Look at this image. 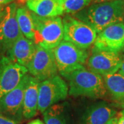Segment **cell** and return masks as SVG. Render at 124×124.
<instances>
[{
    "label": "cell",
    "instance_id": "1",
    "mask_svg": "<svg viewBox=\"0 0 124 124\" xmlns=\"http://www.w3.org/2000/svg\"><path fill=\"white\" fill-rule=\"evenodd\" d=\"M74 15L91 26L99 34L109 26L124 22V0L92 4Z\"/></svg>",
    "mask_w": 124,
    "mask_h": 124
},
{
    "label": "cell",
    "instance_id": "28",
    "mask_svg": "<svg viewBox=\"0 0 124 124\" xmlns=\"http://www.w3.org/2000/svg\"><path fill=\"white\" fill-rule=\"evenodd\" d=\"M45 124V123H44L43 121H41L40 119H35L33 120V121H31L30 123H28V124Z\"/></svg>",
    "mask_w": 124,
    "mask_h": 124
},
{
    "label": "cell",
    "instance_id": "19",
    "mask_svg": "<svg viewBox=\"0 0 124 124\" xmlns=\"http://www.w3.org/2000/svg\"><path fill=\"white\" fill-rule=\"evenodd\" d=\"M66 103L54 104L45 111V124H71Z\"/></svg>",
    "mask_w": 124,
    "mask_h": 124
},
{
    "label": "cell",
    "instance_id": "4",
    "mask_svg": "<svg viewBox=\"0 0 124 124\" xmlns=\"http://www.w3.org/2000/svg\"><path fill=\"white\" fill-rule=\"evenodd\" d=\"M53 50L58 72L63 77L84 68L88 59V53L85 50L63 40Z\"/></svg>",
    "mask_w": 124,
    "mask_h": 124
},
{
    "label": "cell",
    "instance_id": "26",
    "mask_svg": "<svg viewBox=\"0 0 124 124\" xmlns=\"http://www.w3.org/2000/svg\"><path fill=\"white\" fill-rule=\"evenodd\" d=\"M116 0H93L91 3L92 4H99V3H103V2H109V1H113Z\"/></svg>",
    "mask_w": 124,
    "mask_h": 124
},
{
    "label": "cell",
    "instance_id": "22",
    "mask_svg": "<svg viewBox=\"0 0 124 124\" xmlns=\"http://www.w3.org/2000/svg\"><path fill=\"white\" fill-rule=\"evenodd\" d=\"M6 6H4V5H0V23L1 22L2 19L4 16L5 13V8H6Z\"/></svg>",
    "mask_w": 124,
    "mask_h": 124
},
{
    "label": "cell",
    "instance_id": "5",
    "mask_svg": "<svg viewBox=\"0 0 124 124\" xmlns=\"http://www.w3.org/2000/svg\"><path fill=\"white\" fill-rule=\"evenodd\" d=\"M63 40L83 50L89 48L94 44L97 32L89 24L70 15L63 18Z\"/></svg>",
    "mask_w": 124,
    "mask_h": 124
},
{
    "label": "cell",
    "instance_id": "8",
    "mask_svg": "<svg viewBox=\"0 0 124 124\" xmlns=\"http://www.w3.org/2000/svg\"><path fill=\"white\" fill-rule=\"evenodd\" d=\"M30 74L23 76L19 84L0 99V114L19 124L23 119V102Z\"/></svg>",
    "mask_w": 124,
    "mask_h": 124
},
{
    "label": "cell",
    "instance_id": "23",
    "mask_svg": "<svg viewBox=\"0 0 124 124\" xmlns=\"http://www.w3.org/2000/svg\"><path fill=\"white\" fill-rule=\"evenodd\" d=\"M117 124H124V110L121 111L120 113L119 117L118 118Z\"/></svg>",
    "mask_w": 124,
    "mask_h": 124
},
{
    "label": "cell",
    "instance_id": "20",
    "mask_svg": "<svg viewBox=\"0 0 124 124\" xmlns=\"http://www.w3.org/2000/svg\"><path fill=\"white\" fill-rule=\"evenodd\" d=\"M93 0H64V13L75 15L88 6Z\"/></svg>",
    "mask_w": 124,
    "mask_h": 124
},
{
    "label": "cell",
    "instance_id": "2",
    "mask_svg": "<svg viewBox=\"0 0 124 124\" xmlns=\"http://www.w3.org/2000/svg\"><path fill=\"white\" fill-rule=\"evenodd\" d=\"M68 81L69 94L73 97L101 98L106 95L103 77L97 73L81 68L63 77Z\"/></svg>",
    "mask_w": 124,
    "mask_h": 124
},
{
    "label": "cell",
    "instance_id": "15",
    "mask_svg": "<svg viewBox=\"0 0 124 124\" xmlns=\"http://www.w3.org/2000/svg\"><path fill=\"white\" fill-rule=\"evenodd\" d=\"M116 115V111L105 102H99L89 107L81 120V124H106Z\"/></svg>",
    "mask_w": 124,
    "mask_h": 124
},
{
    "label": "cell",
    "instance_id": "18",
    "mask_svg": "<svg viewBox=\"0 0 124 124\" xmlns=\"http://www.w3.org/2000/svg\"><path fill=\"white\" fill-rule=\"evenodd\" d=\"M16 18L23 35L28 39L34 41L35 24L32 12L25 6H18L16 12Z\"/></svg>",
    "mask_w": 124,
    "mask_h": 124
},
{
    "label": "cell",
    "instance_id": "24",
    "mask_svg": "<svg viewBox=\"0 0 124 124\" xmlns=\"http://www.w3.org/2000/svg\"><path fill=\"white\" fill-rule=\"evenodd\" d=\"M16 0H0V5H4V6H7V5L12 4L15 2Z\"/></svg>",
    "mask_w": 124,
    "mask_h": 124
},
{
    "label": "cell",
    "instance_id": "7",
    "mask_svg": "<svg viewBox=\"0 0 124 124\" xmlns=\"http://www.w3.org/2000/svg\"><path fill=\"white\" fill-rule=\"evenodd\" d=\"M26 68L28 72L39 81L57 75L58 69L53 49L37 45L35 54Z\"/></svg>",
    "mask_w": 124,
    "mask_h": 124
},
{
    "label": "cell",
    "instance_id": "21",
    "mask_svg": "<svg viewBox=\"0 0 124 124\" xmlns=\"http://www.w3.org/2000/svg\"><path fill=\"white\" fill-rule=\"evenodd\" d=\"M0 124H18L13 120L10 119L8 117L0 114Z\"/></svg>",
    "mask_w": 124,
    "mask_h": 124
},
{
    "label": "cell",
    "instance_id": "12",
    "mask_svg": "<svg viewBox=\"0 0 124 124\" xmlns=\"http://www.w3.org/2000/svg\"><path fill=\"white\" fill-rule=\"evenodd\" d=\"M123 59L119 53L97 51L93 53L88 59L89 70L102 77L118 72Z\"/></svg>",
    "mask_w": 124,
    "mask_h": 124
},
{
    "label": "cell",
    "instance_id": "17",
    "mask_svg": "<svg viewBox=\"0 0 124 124\" xmlns=\"http://www.w3.org/2000/svg\"><path fill=\"white\" fill-rule=\"evenodd\" d=\"M107 91L112 97L121 104H124V77L121 73H115L103 77Z\"/></svg>",
    "mask_w": 124,
    "mask_h": 124
},
{
    "label": "cell",
    "instance_id": "25",
    "mask_svg": "<svg viewBox=\"0 0 124 124\" xmlns=\"http://www.w3.org/2000/svg\"><path fill=\"white\" fill-rule=\"evenodd\" d=\"M117 122H118V117L115 116L109 120L106 124H117Z\"/></svg>",
    "mask_w": 124,
    "mask_h": 124
},
{
    "label": "cell",
    "instance_id": "13",
    "mask_svg": "<svg viewBox=\"0 0 124 124\" xmlns=\"http://www.w3.org/2000/svg\"><path fill=\"white\" fill-rule=\"evenodd\" d=\"M36 46L34 41L22 35L15 41L6 56L12 62L26 68L35 54Z\"/></svg>",
    "mask_w": 124,
    "mask_h": 124
},
{
    "label": "cell",
    "instance_id": "11",
    "mask_svg": "<svg viewBox=\"0 0 124 124\" xmlns=\"http://www.w3.org/2000/svg\"><path fill=\"white\" fill-rule=\"evenodd\" d=\"M27 73L26 67L12 62L6 55H0V99L13 90Z\"/></svg>",
    "mask_w": 124,
    "mask_h": 124
},
{
    "label": "cell",
    "instance_id": "31",
    "mask_svg": "<svg viewBox=\"0 0 124 124\" xmlns=\"http://www.w3.org/2000/svg\"></svg>",
    "mask_w": 124,
    "mask_h": 124
},
{
    "label": "cell",
    "instance_id": "3",
    "mask_svg": "<svg viewBox=\"0 0 124 124\" xmlns=\"http://www.w3.org/2000/svg\"><path fill=\"white\" fill-rule=\"evenodd\" d=\"M35 24L34 42L48 49H54L63 40V24L61 17H44L32 12Z\"/></svg>",
    "mask_w": 124,
    "mask_h": 124
},
{
    "label": "cell",
    "instance_id": "10",
    "mask_svg": "<svg viewBox=\"0 0 124 124\" xmlns=\"http://www.w3.org/2000/svg\"><path fill=\"white\" fill-rule=\"evenodd\" d=\"M124 48V23L109 26L97 35L93 52L108 51L119 53Z\"/></svg>",
    "mask_w": 124,
    "mask_h": 124
},
{
    "label": "cell",
    "instance_id": "29",
    "mask_svg": "<svg viewBox=\"0 0 124 124\" xmlns=\"http://www.w3.org/2000/svg\"><path fill=\"white\" fill-rule=\"evenodd\" d=\"M17 1L21 4H26L27 0H17Z\"/></svg>",
    "mask_w": 124,
    "mask_h": 124
},
{
    "label": "cell",
    "instance_id": "27",
    "mask_svg": "<svg viewBox=\"0 0 124 124\" xmlns=\"http://www.w3.org/2000/svg\"><path fill=\"white\" fill-rule=\"evenodd\" d=\"M119 72L121 73L124 77V57L123 59V61H122L121 65V67H120V69L119 70Z\"/></svg>",
    "mask_w": 124,
    "mask_h": 124
},
{
    "label": "cell",
    "instance_id": "9",
    "mask_svg": "<svg viewBox=\"0 0 124 124\" xmlns=\"http://www.w3.org/2000/svg\"><path fill=\"white\" fill-rule=\"evenodd\" d=\"M18 6L17 2L6 6L4 16L0 23V55L7 53L15 41L22 35L16 18Z\"/></svg>",
    "mask_w": 124,
    "mask_h": 124
},
{
    "label": "cell",
    "instance_id": "6",
    "mask_svg": "<svg viewBox=\"0 0 124 124\" xmlns=\"http://www.w3.org/2000/svg\"><path fill=\"white\" fill-rule=\"evenodd\" d=\"M68 94V85L58 75L40 81L38 110L44 113L50 107L66 99Z\"/></svg>",
    "mask_w": 124,
    "mask_h": 124
},
{
    "label": "cell",
    "instance_id": "16",
    "mask_svg": "<svg viewBox=\"0 0 124 124\" xmlns=\"http://www.w3.org/2000/svg\"><path fill=\"white\" fill-rule=\"evenodd\" d=\"M39 84L40 81L37 79H36L35 77L32 76H30L23 96V119H31L34 117L37 113Z\"/></svg>",
    "mask_w": 124,
    "mask_h": 124
},
{
    "label": "cell",
    "instance_id": "30",
    "mask_svg": "<svg viewBox=\"0 0 124 124\" xmlns=\"http://www.w3.org/2000/svg\"><path fill=\"white\" fill-rule=\"evenodd\" d=\"M123 50H124V49H123Z\"/></svg>",
    "mask_w": 124,
    "mask_h": 124
},
{
    "label": "cell",
    "instance_id": "14",
    "mask_svg": "<svg viewBox=\"0 0 124 124\" xmlns=\"http://www.w3.org/2000/svg\"><path fill=\"white\" fill-rule=\"evenodd\" d=\"M64 0H27L26 7L38 16L59 17L64 13Z\"/></svg>",
    "mask_w": 124,
    "mask_h": 124
}]
</instances>
